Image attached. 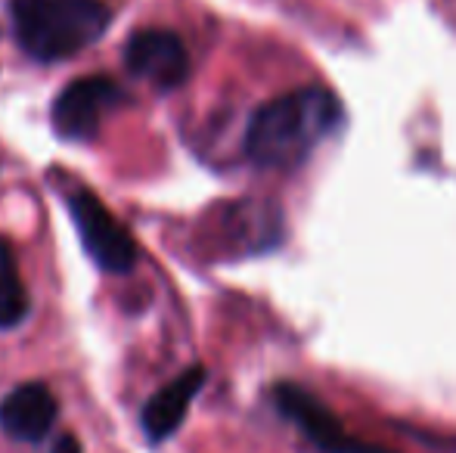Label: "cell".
<instances>
[{"mask_svg": "<svg viewBox=\"0 0 456 453\" xmlns=\"http://www.w3.org/2000/svg\"><path fill=\"white\" fill-rule=\"evenodd\" d=\"M125 103L127 93L121 91L118 81L109 75H87V78H75L72 85L62 87L50 109V125L60 140L91 143L100 133L106 115Z\"/></svg>", "mask_w": 456, "mask_h": 453, "instance_id": "cell-4", "label": "cell"}, {"mask_svg": "<svg viewBox=\"0 0 456 453\" xmlns=\"http://www.w3.org/2000/svg\"><path fill=\"white\" fill-rule=\"evenodd\" d=\"M28 311H31V298L22 283V273L16 267V252L0 236V329L22 327Z\"/></svg>", "mask_w": 456, "mask_h": 453, "instance_id": "cell-9", "label": "cell"}, {"mask_svg": "<svg viewBox=\"0 0 456 453\" xmlns=\"http://www.w3.org/2000/svg\"><path fill=\"white\" fill-rule=\"evenodd\" d=\"M345 121L338 97L326 87H298L261 103L246 127V156L267 171L298 168Z\"/></svg>", "mask_w": 456, "mask_h": 453, "instance_id": "cell-1", "label": "cell"}, {"mask_svg": "<svg viewBox=\"0 0 456 453\" xmlns=\"http://www.w3.org/2000/svg\"><path fill=\"white\" fill-rule=\"evenodd\" d=\"M205 367H190L181 376L162 385L140 410V429H143L146 441L162 444L181 429V423L190 413V404L205 385Z\"/></svg>", "mask_w": 456, "mask_h": 453, "instance_id": "cell-8", "label": "cell"}, {"mask_svg": "<svg viewBox=\"0 0 456 453\" xmlns=\"http://www.w3.org/2000/svg\"><path fill=\"white\" fill-rule=\"evenodd\" d=\"M16 44L37 62H62L94 47L112 25L102 0H10Z\"/></svg>", "mask_w": 456, "mask_h": 453, "instance_id": "cell-2", "label": "cell"}, {"mask_svg": "<svg viewBox=\"0 0 456 453\" xmlns=\"http://www.w3.org/2000/svg\"><path fill=\"white\" fill-rule=\"evenodd\" d=\"M125 69L156 91H175L190 78V53L171 28H140L125 44Z\"/></svg>", "mask_w": 456, "mask_h": 453, "instance_id": "cell-6", "label": "cell"}, {"mask_svg": "<svg viewBox=\"0 0 456 453\" xmlns=\"http://www.w3.org/2000/svg\"><path fill=\"white\" fill-rule=\"evenodd\" d=\"M273 404H276V410L307 438V444L320 453H391V450L376 448V444L348 438V432H345V425L336 419V413L301 385L280 382V385L273 388Z\"/></svg>", "mask_w": 456, "mask_h": 453, "instance_id": "cell-5", "label": "cell"}, {"mask_svg": "<svg viewBox=\"0 0 456 453\" xmlns=\"http://www.w3.org/2000/svg\"><path fill=\"white\" fill-rule=\"evenodd\" d=\"M50 453H81V441L75 435H60Z\"/></svg>", "mask_w": 456, "mask_h": 453, "instance_id": "cell-10", "label": "cell"}, {"mask_svg": "<svg viewBox=\"0 0 456 453\" xmlns=\"http://www.w3.org/2000/svg\"><path fill=\"white\" fill-rule=\"evenodd\" d=\"M56 419H60V400L47 382H25L0 400V432L12 441H44L53 432Z\"/></svg>", "mask_w": 456, "mask_h": 453, "instance_id": "cell-7", "label": "cell"}, {"mask_svg": "<svg viewBox=\"0 0 456 453\" xmlns=\"http://www.w3.org/2000/svg\"><path fill=\"white\" fill-rule=\"evenodd\" d=\"M69 218H72L87 258L106 273H131L137 267L140 248L127 227L106 208V202L91 190H72L66 196Z\"/></svg>", "mask_w": 456, "mask_h": 453, "instance_id": "cell-3", "label": "cell"}]
</instances>
